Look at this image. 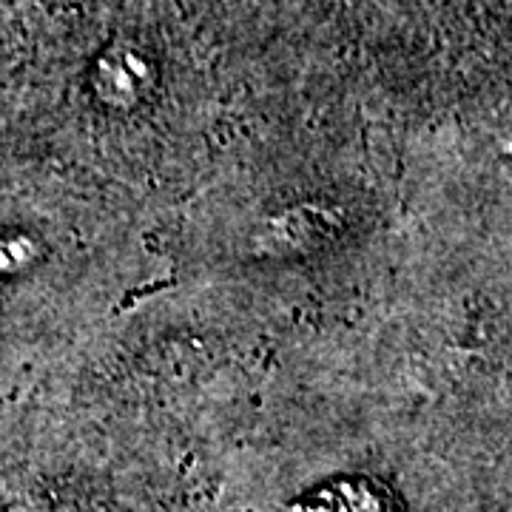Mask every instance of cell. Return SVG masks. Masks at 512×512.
Listing matches in <instances>:
<instances>
[{"label":"cell","mask_w":512,"mask_h":512,"mask_svg":"<svg viewBox=\"0 0 512 512\" xmlns=\"http://www.w3.org/2000/svg\"><path fill=\"white\" fill-rule=\"evenodd\" d=\"M296 512H393L390 498L370 487V484H336L322 493H316L311 501H305Z\"/></svg>","instance_id":"1"}]
</instances>
